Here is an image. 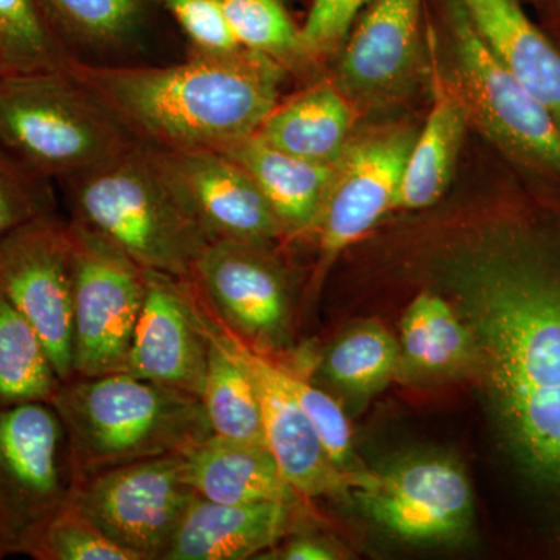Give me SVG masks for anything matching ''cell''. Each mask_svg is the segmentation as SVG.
I'll return each instance as SVG.
<instances>
[{
    "mask_svg": "<svg viewBox=\"0 0 560 560\" xmlns=\"http://www.w3.org/2000/svg\"><path fill=\"white\" fill-rule=\"evenodd\" d=\"M441 268L504 442L530 480L560 492V212L497 221Z\"/></svg>",
    "mask_w": 560,
    "mask_h": 560,
    "instance_id": "cell-1",
    "label": "cell"
},
{
    "mask_svg": "<svg viewBox=\"0 0 560 560\" xmlns=\"http://www.w3.org/2000/svg\"><path fill=\"white\" fill-rule=\"evenodd\" d=\"M66 66L136 139L162 150H219L254 135L287 75L278 61L248 49L195 51L161 68H103L72 55Z\"/></svg>",
    "mask_w": 560,
    "mask_h": 560,
    "instance_id": "cell-2",
    "label": "cell"
},
{
    "mask_svg": "<svg viewBox=\"0 0 560 560\" xmlns=\"http://www.w3.org/2000/svg\"><path fill=\"white\" fill-rule=\"evenodd\" d=\"M65 183L72 221L145 270L189 280L213 242L184 200L160 150L142 140Z\"/></svg>",
    "mask_w": 560,
    "mask_h": 560,
    "instance_id": "cell-3",
    "label": "cell"
},
{
    "mask_svg": "<svg viewBox=\"0 0 560 560\" xmlns=\"http://www.w3.org/2000/svg\"><path fill=\"white\" fill-rule=\"evenodd\" d=\"M51 405L68 436L73 485L124 464L183 455L212 436L200 397L128 372L61 382Z\"/></svg>",
    "mask_w": 560,
    "mask_h": 560,
    "instance_id": "cell-4",
    "label": "cell"
},
{
    "mask_svg": "<svg viewBox=\"0 0 560 560\" xmlns=\"http://www.w3.org/2000/svg\"><path fill=\"white\" fill-rule=\"evenodd\" d=\"M427 43L470 121L501 153L560 194V128L475 31L459 0H425Z\"/></svg>",
    "mask_w": 560,
    "mask_h": 560,
    "instance_id": "cell-5",
    "label": "cell"
},
{
    "mask_svg": "<svg viewBox=\"0 0 560 560\" xmlns=\"http://www.w3.org/2000/svg\"><path fill=\"white\" fill-rule=\"evenodd\" d=\"M136 140L68 66L0 73V149L39 178H72Z\"/></svg>",
    "mask_w": 560,
    "mask_h": 560,
    "instance_id": "cell-6",
    "label": "cell"
},
{
    "mask_svg": "<svg viewBox=\"0 0 560 560\" xmlns=\"http://www.w3.org/2000/svg\"><path fill=\"white\" fill-rule=\"evenodd\" d=\"M72 243L73 377L124 372L147 290V270L75 221Z\"/></svg>",
    "mask_w": 560,
    "mask_h": 560,
    "instance_id": "cell-7",
    "label": "cell"
},
{
    "mask_svg": "<svg viewBox=\"0 0 560 560\" xmlns=\"http://www.w3.org/2000/svg\"><path fill=\"white\" fill-rule=\"evenodd\" d=\"M183 455L161 456L98 471L73 485L70 503L139 560L162 559L197 499Z\"/></svg>",
    "mask_w": 560,
    "mask_h": 560,
    "instance_id": "cell-8",
    "label": "cell"
},
{
    "mask_svg": "<svg viewBox=\"0 0 560 560\" xmlns=\"http://www.w3.org/2000/svg\"><path fill=\"white\" fill-rule=\"evenodd\" d=\"M73 489L68 436L47 401L0 410V558L22 534L60 510Z\"/></svg>",
    "mask_w": 560,
    "mask_h": 560,
    "instance_id": "cell-9",
    "label": "cell"
},
{
    "mask_svg": "<svg viewBox=\"0 0 560 560\" xmlns=\"http://www.w3.org/2000/svg\"><path fill=\"white\" fill-rule=\"evenodd\" d=\"M189 280L210 315L248 348L267 355L289 342L290 283L270 243L212 242Z\"/></svg>",
    "mask_w": 560,
    "mask_h": 560,
    "instance_id": "cell-10",
    "label": "cell"
},
{
    "mask_svg": "<svg viewBox=\"0 0 560 560\" xmlns=\"http://www.w3.org/2000/svg\"><path fill=\"white\" fill-rule=\"evenodd\" d=\"M0 294L38 331L60 381L73 378L68 224L51 213L0 235Z\"/></svg>",
    "mask_w": 560,
    "mask_h": 560,
    "instance_id": "cell-11",
    "label": "cell"
},
{
    "mask_svg": "<svg viewBox=\"0 0 560 560\" xmlns=\"http://www.w3.org/2000/svg\"><path fill=\"white\" fill-rule=\"evenodd\" d=\"M352 495L382 528L410 544L460 540L474 522L469 478L448 456H411L381 474L368 470Z\"/></svg>",
    "mask_w": 560,
    "mask_h": 560,
    "instance_id": "cell-12",
    "label": "cell"
},
{
    "mask_svg": "<svg viewBox=\"0 0 560 560\" xmlns=\"http://www.w3.org/2000/svg\"><path fill=\"white\" fill-rule=\"evenodd\" d=\"M425 50V0H371L337 51L331 83L359 113L388 108L415 91Z\"/></svg>",
    "mask_w": 560,
    "mask_h": 560,
    "instance_id": "cell-13",
    "label": "cell"
},
{
    "mask_svg": "<svg viewBox=\"0 0 560 560\" xmlns=\"http://www.w3.org/2000/svg\"><path fill=\"white\" fill-rule=\"evenodd\" d=\"M418 131L410 127L355 132L335 162L315 231L319 235L316 279L396 206L405 164Z\"/></svg>",
    "mask_w": 560,
    "mask_h": 560,
    "instance_id": "cell-14",
    "label": "cell"
},
{
    "mask_svg": "<svg viewBox=\"0 0 560 560\" xmlns=\"http://www.w3.org/2000/svg\"><path fill=\"white\" fill-rule=\"evenodd\" d=\"M210 346L209 313L190 280L147 270L124 372L200 397Z\"/></svg>",
    "mask_w": 560,
    "mask_h": 560,
    "instance_id": "cell-15",
    "label": "cell"
},
{
    "mask_svg": "<svg viewBox=\"0 0 560 560\" xmlns=\"http://www.w3.org/2000/svg\"><path fill=\"white\" fill-rule=\"evenodd\" d=\"M223 330L256 383L264 418L265 442L290 488L301 499L345 497L352 493L359 480L342 474L331 463L311 420L291 393L285 368L270 357L248 348L224 327Z\"/></svg>",
    "mask_w": 560,
    "mask_h": 560,
    "instance_id": "cell-16",
    "label": "cell"
},
{
    "mask_svg": "<svg viewBox=\"0 0 560 560\" xmlns=\"http://www.w3.org/2000/svg\"><path fill=\"white\" fill-rule=\"evenodd\" d=\"M160 150L184 200L212 241L275 243L285 237L270 202L220 150Z\"/></svg>",
    "mask_w": 560,
    "mask_h": 560,
    "instance_id": "cell-17",
    "label": "cell"
},
{
    "mask_svg": "<svg viewBox=\"0 0 560 560\" xmlns=\"http://www.w3.org/2000/svg\"><path fill=\"white\" fill-rule=\"evenodd\" d=\"M296 504H223L197 497L162 560L254 558L287 536Z\"/></svg>",
    "mask_w": 560,
    "mask_h": 560,
    "instance_id": "cell-18",
    "label": "cell"
},
{
    "mask_svg": "<svg viewBox=\"0 0 560 560\" xmlns=\"http://www.w3.org/2000/svg\"><path fill=\"white\" fill-rule=\"evenodd\" d=\"M486 46L560 128V43L530 20L523 0H459Z\"/></svg>",
    "mask_w": 560,
    "mask_h": 560,
    "instance_id": "cell-19",
    "label": "cell"
},
{
    "mask_svg": "<svg viewBox=\"0 0 560 560\" xmlns=\"http://www.w3.org/2000/svg\"><path fill=\"white\" fill-rule=\"evenodd\" d=\"M219 150L254 179L270 202L285 237L315 230L335 165L291 156L265 142L257 132Z\"/></svg>",
    "mask_w": 560,
    "mask_h": 560,
    "instance_id": "cell-20",
    "label": "cell"
},
{
    "mask_svg": "<svg viewBox=\"0 0 560 560\" xmlns=\"http://www.w3.org/2000/svg\"><path fill=\"white\" fill-rule=\"evenodd\" d=\"M186 480L198 497L223 504L300 503L270 448L209 436L183 453Z\"/></svg>",
    "mask_w": 560,
    "mask_h": 560,
    "instance_id": "cell-21",
    "label": "cell"
},
{
    "mask_svg": "<svg viewBox=\"0 0 560 560\" xmlns=\"http://www.w3.org/2000/svg\"><path fill=\"white\" fill-rule=\"evenodd\" d=\"M429 54L433 105L412 142L394 209L422 210L441 200L455 173L470 124L469 110L445 80L430 47Z\"/></svg>",
    "mask_w": 560,
    "mask_h": 560,
    "instance_id": "cell-22",
    "label": "cell"
},
{
    "mask_svg": "<svg viewBox=\"0 0 560 560\" xmlns=\"http://www.w3.org/2000/svg\"><path fill=\"white\" fill-rule=\"evenodd\" d=\"M359 110L331 81H320L278 103L257 135L301 160L335 165L355 135Z\"/></svg>",
    "mask_w": 560,
    "mask_h": 560,
    "instance_id": "cell-23",
    "label": "cell"
},
{
    "mask_svg": "<svg viewBox=\"0 0 560 560\" xmlns=\"http://www.w3.org/2000/svg\"><path fill=\"white\" fill-rule=\"evenodd\" d=\"M209 331L208 370L201 401L212 436L267 445L259 394L253 375L232 346L226 331L210 313Z\"/></svg>",
    "mask_w": 560,
    "mask_h": 560,
    "instance_id": "cell-24",
    "label": "cell"
},
{
    "mask_svg": "<svg viewBox=\"0 0 560 560\" xmlns=\"http://www.w3.org/2000/svg\"><path fill=\"white\" fill-rule=\"evenodd\" d=\"M399 350V368L423 378L451 377L477 357L470 327L431 291H422L405 311Z\"/></svg>",
    "mask_w": 560,
    "mask_h": 560,
    "instance_id": "cell-25",
    "label": "cell"
},
{
    "mask_svg": "<svg viewBox=\"0 0 560 560\" xmlns=\"http://www.w3.org/2000/svg\"><path fill=\"white\" fill-rule=\"evenodd\" d=\"M399 342L377 320H366L331 342L318 363V377L331 389L364 404L399 374Z\"/></svg>",
    "mask_w": 560,
    "mask_h": 560,
    "instance_id": "cell-26",
    "label": "cell"
},
{
    "mask_svg": "<svg viewBox=\"0 0 560 560\" xmlns=\"http://www.w3.org/2000/svg\"><path fill=\"white\" fill-rule=\"evenodd\" d=\"M60 385L38 331L0 294V410L51 404Z\"/></svg>",
    "mask_w": 560,
    "mask_h": 560,
    "instance_id": "cell-27",
    "label": "cell"
},
{
    "mask_svg": "<svg viewBox=\"0 0 560 560\" xmlns=\"http://www.w3.org/2000/svg\"><path fill=\"white\" fill-rule=\"evenodd\" d=\"M13 555L38 560H139L114 544L70 501L25 530Z\"/></svg>",
    "mask_w": 560,
    "mask_h": 560,
    "instance_id": "cell-28",
    "label": "cell"
},
{
    "mask_svg": "<svg viewBox=\"0 0 560 560\" xmlns=\"http://www.w3.org/2000/svg\"><path fill=\"white\" fill-rule=\"evenodd\" d=\"M58 39L110 47L135 35L143 20V0H38Z\"/></svg>",
    "mask_w": 560,
    "mask_h": 560,
    "instance_id": "cell-29",
    "label": "cell"
},
{
    "mask_svg": "<svg viewBox=\"0 0 560 560\" xmlns=\"http://www.w3.org/2000/svg\"><path fill=\"white\" fill-rule=\"evenodd\" d=\"M243 49L278 61L287 70L313 62L302 44L301 27L282 0H215Z\"/></svg>",
    "mask_w": 560,
    "mask_h": 560,
    "instance_id": "cell-30",
    "label": "cell"
},
{
    "mask_svg": "<svg viewBox=\"0 0 560 560\" xmlns=\"http://www.w3.org/2000/svg\"><path fill=\"white\" fill-rule=\"evenodd\" d=\"M0 54L9 69L24 72L65 68L70 58L38 0H0Z\"/></svg>",
    "mask_w": 560,
    "mask_h": 560,
    "instance_id": "cell-31",
    "label": "cell"
},
{
    "mask_svg": "<svg viewBox=\"0 0 560 560\" xmlns=\"http://www.w3.org/2000/svg\"><path fill=\"white\" fill-rule=\"evenodd\" d=\"M283 368H285L287 382H289L291 393L294 394L298 404L311 420L331 463L342 474L349 475L360 482L368 469L361 466L355 451H353L352 430H350L348 416L341 405L334 396L326 393L323 386L308 381L300 371Z\"/></svg>",
    "mask_w": 560,
    "mask_h": 560,
    "instance_id": "cell-32",
    "label": "cell"
},
{
    "mask_svg": "<svg viewBox=\"0 0 560 560\" xmlns=\"http://www.w3.org/2000/svg\"><path fill=\"white\" fill-rule=\"evenodd\" d=\"M51 213L49 180L25 171L0 149V235Z\"/></svg>",
    "mask_w": 560,
    "mask_h": 560,
    "instance_id": "cell-33",
    "label": "cell"
},
{
    "mask_svg": "<svg viewBox=\"0 0 560 560\" xmlns=\"http://www.w3.org/2000/svg\"><path fill=\"white\" fill-rule=\"evenodd\" d=\"M178 22L195 51L228 55L243 49L235 39L223 10L215 0H160Z\"/></svg>",
    "mask_w": 560,
    "mask_h": 560,
    "instance_id": "cell-34",
    "label": "cell"
},
{
    "mask_svg": "<svg viewBox=\"0 0 560 560\" xmlns=\"http://www.w3.org/2000/svg\"><path fill=\"white\" fill-rule=\"evenodd\" d=\"M371 0H312L301 25L302 44L312 61L337 54L353 22Z\"/></svg>",
    "mask_w": 560,
    "mask_h": 560,
    "instance_id": "cell-35",
    "label": "cell"
},
{
    "mask_svg": "<svg viewBox=\"0 0 560 560\" xmlns=\"http://www.w3.org/2000/svg\"><path fill=\"white\" fill-rule=\"evenodd\" d=\"M276 559L285 560H334L338 559V552L327 541L318 537H296L283 545Z\"/></svg>",
    "mask_w": 560,
    "mask_h": 560,
    "instance_id": "cell-36",
    "label": "cell"
},
{
    "mask_svg": "<svg viewBox=\"0 0 560 560\" xmlns=\"http://www.w3.org/2000/svg\"><path fill=\"white\" fill-rule=\"evenodd\" d=\"M540 14L547 24V31L560 36V0H551L540 10Z\"/></svg>",
    "mask_w": 560,
    "mask_h": 560,
    "instance_id": "cell-37",
    "label": "cell"
},
{
    "mask_svg": "<svg viewBox=\"0 0 560 560\" xmlns=\"http://www.w3.org/2000/svg\"><path fill=\"white\" fill-rule=\"evenodd\" d=\"M523 2L533 3V5L540 11L541 9H544L545 5H548V3L551 2V0H523Z\"/></svg>",
    "mask_w": 560,
    "mask_h": 560,
    "instance_id": "cell-38",
    "label": "cell"
},
{
    "mask_svg": "<svg viewBox=\"0 0 560 560\" xmlns=\"http://www.w3.org/2000/svg\"><path fill=\"white\" fill-rule=\"evenodd\" d=\"M7 70H10L7 68L5 62L0 61V73L7 72Z\"/></svg>",
    "mask_w": 560,
    "mask_h": 560,
    "instance_id": "cell-39",
    "label": "cell"
},
{
    "mask_svg": "<svg viewBox=\"0 0 560 560\" xmlns=\"http://www.w3.org/2000/svg\"><path fill=\"white\" fill-rule=\"evenodd\" d=\"M0 61H3V58H2V54H0ZM5 62V61H3ZM7 66V65H5ZM7 68H9V66H7ZM11 70V69H10Z\"/></svg>",
    "mask_w": 560,
    "mask_h": 560,
    "instance_id": "cell-40",
    "label": "cell"
}]
</instances>
